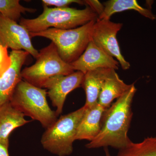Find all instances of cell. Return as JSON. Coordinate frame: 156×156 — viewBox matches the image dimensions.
Returning <instances> with one entry per match:
<instances>
[{
  "label": "cell",
  "mask_w": 156,
  "mask_h": 156,
  "mask_svg": "<svg viewBox=\"0 0 156 156\" xmlns=\"http://www.w3.org/2000/svg\"><path fill=\"white\" fill-rule=\"evenodd\" d=\"M29 54L24 50H12L10 53L11 65L0 75V107L10 102L14 89L22 80V66Z\"/></svg>",
  "instance_id": "30bf717a"
},
{
  "label": "cell",
  "mask_w": 156,
  "mask_h": 156,
  "mask_svg": "<svg viewBox=\"0 0 156 156\" xmlns=\"http://www.w3.org/2000/svg\"><path fill=\"white\" fill-rule=\"evenodd\" d=\"M131 85L126 83L120 79L115 70H112L104 83L98 103L105 108H108L112 101L128 91Z\"/></svg>",
  "instance_id": "5bb4252c"
},
{
  "label": "cell",
  "mask_w": 156,
  "mask_h": 156,
  "mask_svg": "<svg viewBox=\"0 0 156 156\" xmlns=\"http://www.w3.org/2000/svg\"><path fill=\"white\" fill-rule=\"evenodd\" d=\"M36 11L35 9L23 7L19 0H0V14L17 22L21 14L26 12L34 13Z\"/></svg>",
  "instance_id": "ac0fdd59"
},
{
  "label": "cell",
  "mask_w": 156,
  "mask_h": 156,
  "mask_svg": "<svg viewBox=\"0 0 156 156\" xmlns=\"http://www.w3.org/2000/svg\"><path fill=\"white\" fill-rule=\"evenodd\" d=\"M8 48L0 44V75L7 70L11 64L10 54H9Z\"/></svg>",
  "instance_id": "ffe728a7"
},
{
  "label": "cell",
  "mask_w": 156,
  "mask_h": 156,
  "mask_svg": "<svg viewBox=\"0 0 156 156\" xmlns=\"http://www.w3.org/2000/svg\"><path fill=\"white\" fill-rule=\"evenodd\" d=\"M84 74L76 71L68 75H58L50 78L45 83L44 88L47 92L53 107H56L57 115L61 114L66 97L77 88L82 87Z\"/></svg>",
  "instance_id": "9c48e42d"
},
{
  "label": "cell",
  "mask_w": 156,
  "mask_h": 156,
  "mask_svg": "<svg viewBox=\"0 0 156 156\" xmlns=\"http://www.w3.org/2000/svg\"><path fill=\"white\" fill-rule=\"evenodd\" d=\"M36 59L34 64L21 71L23 80L36 87L44 88L45 83L50 78L68 75L75 72L71 65L59 56L53 42L39 51Z\"/></svg>",
  "instance_id": "8992f818"
},
{
  "label": "cell",
  "mask_w": 156,
  "mask_h": 156,
  "mask_svg": "<svg viewBox=\"0 0 156 156\" xmlns=\"http://www.w3.org/2000/svg\"><path fill=\"white\" fill-rule=\"evenodd\" d=\"M96 20H92L85 25L71 29L50 28L30 34L31 38L42 37L52 41L56 46L61 58L70 64L77 60L87 49L91 41L93 26Z\"/></svg>",
  "instance_id": "277c9868"
},
{
  "label": "cell",
  "mask_w": 156,
  "mask_h": 156,
  "mask_svg": "<svg viewBox=\"0 0 156 156\" xmlns=\"http://www.w3.org/2000/svg\"><path fill=\"white\" fill-rule=\"evenodd\" d=\"M98 18L97 14L88 6L83 9L44 6L43 13L38 17L34 19L22 18L19 23L30 33H37L50 28H76Z\"/></svg>",
  "instance_id": "7a4b0ae2"
},
{
  "label": "cell",
  "mask_w": 156,
  "mask_h": 156,
  "mask_svg": "<svg viewBox=\"0 0 156 156\" xmlns=\"http://www.w3.org/2000/svg\"><path fill=\"white\" fill-rule=\"evenodd\" d=\"M42 3L43 6H55V8H67L73 3L85 5L84 1L80 0H43Z\"/></svg>",
  "instance_id": "d6986e66"
},
{
  "label": "cell",
  "mask_w": 156,
  "mask_h": 156,
  "mask_svg": "<svg viewBox=\"0 0 156 156\" xmlns=\"http://www.w3.org/2000/svg\"><path fill=\"white\" fill-rule=\"evenodd\" d=\"M9 139H0V156H10Z\"/></svg>",
  "instance_id": "7402d4cb"
},
{
  "label": "cell",
  "mask_w": 156,
  "mask_h": 156,
  "mask_svg": "<svg viewBox=\"0 0 156 156\" xmlns=\"http://www.w3.org/2000/svg\"><path fill=\"white\" fill-rule=\"evenodd\" d=\"M105 156H112L111 155L107 147L105 148Z\"/></svg>",
  "instance_id": "603a6c76"
},
{
  "label": "cell",
  "mask_w": 156,
  "mask_h": 156,
  "mask_svg": "<svg viewBox=\"0 0 156 156\" xmlns=\"http://www.w3.org/2000/svg\"><path fill=\"white\" fill-rule=\"evenodd\" d=\"M136 91L134 83L132 84L128 91L105 110L100 132L86 144L87 148L111 147L119 150L131 142L128 134L133 115L132 101Z\"/></svg>",
  "instance_id": "6da1fadb"
},
{
  "label": "cell",
  "mask_w": 156,
  "mask_h": 156,
  "mask_svg": "<svg viewBox=\"0 0 156 156\" xmlns=\"http://www.w3.org/2000/svg\"><path fill=\"white\" fill-rule=\"evenodd\" d=\"M86 110L84 106L62 116L47 128L41 139L44 148L58 156H69L72 153L78 126Z\"/></svg>",
  "instance_id": "5b68a950"
},
{
  "label": "cell",
  "mask_w": 156,
  "mask_h": 156,
  "mask_svg": "<svg viewBox=\"0 0 156 156\" xmlns=\"http://www.w3.org/2000/svg\"><path fill=\"white\" fill-rule=\"evenodd\" d=\"M73 69L84 74L99 68L119 69V63L105 53L91 41L84 53L77 60L70 64Z\"/></svg>",
  "instance_id": "8fae6325"
},
{
  "label": "cell",
  "mask_w": 156,
  "mask_h": 156,
  "mask_svg": "<svg viewBox=\"0 0 156 156\" xmlns=\"http://www.w3.org/2000/svg\"><path fill=\"white\" fill-rule=\"evenodd\" d=\"M117 156H156V136L147 137L139 143L131 141L119 150Z\"/></svg>",
  "instance_id": "e0dca14e"
},
{
  "label": "cell",
  "mask_w": 156,
  "mask_h": 156,
  "mask_svg": "<svg viewBox=\"0 0 156 156\" xmlns=\"http://www.w3.org/2000/svg\"><path fill=\"white\" fill-rule=\"evenodd\" d=\"M1 44V43H0V44Z\"/></svg>",
  "instance_id": "cb8c5ba5"
},
{
  "label": "cell",
  "mask_w": 156,
  "mask_h": 156,
  "mask_svg": "<svg viewBox=\"0 0 156 156\" xmlns=\"http://www.w3.org/2000/svg\"><path fill=\"white\" fill-rule=\"evenodd\" d=\"M47 95L46 89L22 79L14 89L10 103L24 115L38 121L47 129L56 122L58 116L49 106Z\"/></svg>",
  "instance_id": "3957f363"
},
{
  "label": "cell",
  "mask_w": 156,
  "mask_h": 156,
  "mask_svg": "<svg viewBox=\"0 0 156 156\" xmlns=\"http://www.w3.org/2000/svg\"><path fill=\"white\" fill-rule=\"evenodd\" d=\"M111 69L99 68L84 74L82 87L85 90L86 101L84 106L90 108L98 103L102 86Z\"/></svg>",
  "instance_id": "4fadbf2b"
},
{
  "label": "cell",
  "mask_w": 156,
  "mask_h": 156,
  "mask_svg": "<svg viewBox=\"0 0 156 156\" xmlns=\"http://www.w3.org/2000/svg\"><path fill=\"white\" fill-rule=\"evenodd\" d=\"M84 1L85 5L89 6L95 11L98 17L103 13L104 6L103 4H101L99 1L97 0H86Z\"/></svg>",
  "instance_id": "44dd1931"
},
{
  "label": "cell",
  "mask_w": 156,
  "mask_h": 156,
  "mask_svg": "<svg viewBox=\"0 0 156 156\" xmlns=\"http://www.w3.org/2000/svg\"><path fill=\"white\" fill-rule=\"evenodd\" d=\"M104 10L98 19L110 20L112 15L127 10H134L152 20L156 19L150 9L140 5L136 0H109L103 3Z\"/></svg>",
  "instance_id": "2e32d148"
},
{
  "label": "cell",
  "mask_w": 156,
  "mask_h": 156,
  "mask_svg": "<svg viewBox=\"0 0 156 156\" xmlns=\"http://www.w3.org/2000/svg\"><path fill=\"white\" fill-rule=\"evenodd\" d=\"M24 117L10 102L0 107V139H9L12 131L30 122Z\"/></svg>",
  "instance_id": "9a60e30c"
},
{
  "label": "cell",
  "mask_w": 156,
  "mask_h": 156,
  "mask_svg": "<svg viewBox=\"0 0 156 156\" xmlns=\"http://www.w3.org/2000/svg\"><path fill=\"white\" fill-rule=\"evenodd\" d=\"M0 43L12 50H24L36 58L39 51L33 45L29 32L17 21L0 14Z\"/></svg>",
  "instance_id": "ba28073f"
},
{
  "label": "cell",
  "mask_w": 156,
  "mask_h": 156,
  "mask_svg": "<svg viewBox=\"0 0 156 156\" xmlns=\"http://www.w3.org/2000/svg\"><path fill=\"white\" fill-rule=\"evenodd\" d=\"M107 108L97 104L87 108L79 124L76 140H87L89 142L95 139L101 129V121Z\"/></svg>",
  "instance_id": "7c38bea8"
},
{
  "label": "cell",
  "mask_w": 156,
  "mask_h": 156,
  "mask_svg": "<svg viewBox=\"0 0 156 156\" xmlns=\"http://www.w3.org/2000/svg\"><path fill=\"white\" fill-rule=\"evenodd\" d=\"M120 23L110 20L98 19L93 26L91 41L108 55L115 58L124 70L129 69L130 64L126 61L120 50L117 34L122 27Z\"/></svg>",
  "instance_id": "52a82bcc"
}]
</instances>
